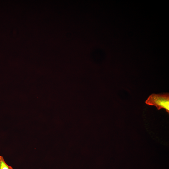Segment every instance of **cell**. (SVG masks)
<instances>
[{"label": "cell", "instance_id": "1", "mask_svg": "<svg viewBox=\"0 0 169 169\" xmlns=\"http://www.w3.org/2000/svg\"><path fill=\"white\" fill-rule=\"evenodd\" d=\"M147 105L156 106L158 109L161 108L169 111V94H152L149 96L145 101Z\"/></svg>", "mask_w": 169, "mask_h": 169}, {"label": "cell", "instance_id": "2", "mask_svg": "<svg viewBox=\"0 0 169 169\" xmlns=\"http://www.w3.org/2000/svg\"><path fill=\"white\" fill-rule=\"evenodd\" d=\"M0 169H13L12 167L7 165L2 156H0Z\"/></svg>", "mask_w": 169, "mask_h": 169}]
</instances>
